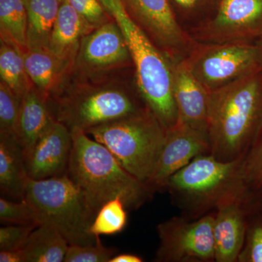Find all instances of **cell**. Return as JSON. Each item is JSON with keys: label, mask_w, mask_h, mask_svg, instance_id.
<instances>
[{"label": "cell", "mask_w": 262, "mask_h": 262, "mask_svg": "<svg viewBox=\"0 0 262 262\" xmlns=\"http://www.w3.org/2000/svg\"><path fill=\"white\" fill-rule=\"evenodd\" d=\"M103 144L129 173L146 183L163 149L167 129L148 106L85 131Z\"/></svg>", "instance_id": "7"}, {"label": "cell", "mask_w": 262, "mask_h": 262, "mask_svg": "<svg viewBox=\"0 0 262 262\" xmlns=\"http://www.w3.org/2000/svg\"><path fill=\"white\" fill-rule=\"evenodd\" d=\"M71 131L72 148L67 175L83 192L95 214L116 198L132 210L152 199L154 191L129 173L106 146L83 130Z\"/></svg>", "instance_id": "2"}, {"label": "cell", "mask_w": 262, "mask_h": 262, "mask_svg": "<svg viewBox=\"0 0 262 262\" xmlns=\"http://www.w3.org/2000/svg\"><path fill=\"white\" fill-rule=\"evenodd\" d=\"M126 209L125 203L120 198L106 202L96 213L90 227V233L95 237L120 233L127 225Z\"/></svg>", "instance_id": "25"}, {"label": "cell", "mask_w": 262, "mask_h": 262, "mask_svg": "<svg viewBox=\"0 0 262 262\" xmlns=\"http://www.w3.org/2000/svg\"><path fill=\"white\" fill-rule=\"evenodd\" d=\"M123 34L135 70L137 93L166 129L178 122L170 58L127 14L121 0H100Z\"/></svg>", "instance_id": "5"}, {"label": "cell", "mask_w": 262, "mask_h": 262, "mask_svg": "<svg viewBox=\"0 0 262 262\" xmlns=\"http://www.w3.org/2000/svg\"><path fill=\"white\" fill-rule=\"evenodd\" d=\"M37 226L9 225L0 228V251L20 249Z\"/></svg>", "instance_id": "32"}, {"label": "cell", "mask_w": 262, "mask_h": 262, "mask_svg": "<svg viewBox=\"0 0 262 262\" xmlns=\"http://www.w3.org/2000/svg\"><path fill=\"white\" fill-rule=\"evenodd\" d=\"M210 153L211 148L206 134L178 122L167 129L163 149L146 184L155 192L163 191L168 179L173 174L196 157Z\"/></svg>", "instance_id": "13"}, {"label": "cell", "mask_w": 262, "mask_h": 262, "mask_svg": "<svg viewBox=\"0 0 262 262\" xmlns=\"http://www.w3.org/2000/svg\"><path fill=\"white\" fill-rule=\"evenodd\" d=\"M130 66L134 65L125 38L113 20L84 36L70 75L95 78L115 75Z\"/></svg>", "instance_id": "11"}, {"label": "cell", "mask_w": 262, "mask_h": 262, "mask_svg": "<svg viewBox=\"0 0 262 262\" xmlns=\"http://www.w3.org/2000/svg\"><path fill=\"white\" fill-rule=\"evenodd\" d=\"M26 69L34 89L46 101L55 97L72 70V63L43 49L23 50Z\"/></svg>", "instance_id": "17"}, {"label": "cell", "mask_w": 262, "mask_h": 262, "mask_svg": "<svg viewBox=\"0 0 262 262\" xmlns=\"http://www.w3.org/2000/svg\"><path fill=\"white\" fill-rule=\"evenodd\" d=\"M1 262H24L23 251L20 249L0 251Z\"/></svg>", "instance_id": "34"}, {"label": "cell", "mask_w": 262, "mask_h": 262, "mask_svg": "<svg viewBox=\"0 0 262 262\" xmlns=\"http://www.w3.org/2000/svg\"><path fill=\"white\" fill-rule=\"evenodd\" d=\"M55 120L70 130L92 127L129 116L146 105L115 78V75L77 78L69 75L61 90L48 101Z\"/></svg>", "instance_id": "3"}, {"label": "cell", "mask_w": 262, "mask_h": 262, "mask_svg": "<svg viewBox=\"0 0 262 262\" xmlns=\"http://www.w3.org/2000/svg\"><path fill=\"white\" fill-rule=\"evenodd\" d=\"M69 246L67 239L54 227L37 226L21 248L24 262L63 261Z\"/></svg>", "instance_id": "22"}, {"label": "cell", "mask_w": 262, "mask_h": 262, "mask_svg": "<svg viewBox=\"0 0 262 262\" xmlns=\"http://www.w3.org/2000/svg\"><path fill=\"white\" fill-rule=\"evenodd\" d=\"M32 206L38 225L56 229L70 246H91L99 237L90 233L96 216L82 190L67 175L29 179L24 198Z\"/></svg>", "instance_id": "6"}, {"label": "cell", "mask_w": 262, "mask_h": 262, "mask_svg": "<svg viewBox=\"0 0 262 262\" xmlns=\"http://www.w3.org/2000/svg\"><path fill=\"white\" fill-rule=\"evenodd\" d=\"M29 177L23 147L15 135H0V189L7 195L24 198Z\"/></svg>", "instance_id": "20"}, {"label": "cell", "mask_w": 262, "mask_h": 262, "mask_svg": "<svg viewBox=\"0 0 262 262\" xmlns=\"http://www.w3.org/2000/svg\"><path fill=\"white\" fill-rule=\"evenodd\" d=\"M92 31L82 16L63 0L52 31L48 50L73 65L81 40Z\"/></svg>", "instance_id": "19"}, {"label": "cell", "mask_w": 262, "mask_h": 262, "mask_svg": "<svg viewBox=\"0 0 262 262\" xmlns=\"http://www.w3.org/2000/svg\"><path fill=\"white\" fill-rule=\"evenodd\" d=\"M210 92L262 70V44L198 42L184 58Z\"/></svg>", "instance_id": "8"}, {"label": "cell", "mask_w": 262, "mask_h": 262, "mask_svg": "<svg viewBox=\"0 0 262 262\" xmlns=\"http://www.w3.org/2000/svg\"><path fill=\"white\" fill-rule=\"evenodd\" d=\"M144 259L141 256L134 253H117L110 262H142Z\"/></svg>", "instance_id": "35"}, {"label": "cell", "mask_w": 262, "mask_h": 262, "mask_svg": "<svg viewBox=\"0 0 262 262\" xmlns=\"http://www.w3.org/2000/svg\"><path fill=\"white\" fill-rule=\"evenodd\" d=\"M72 148V131L55 120L26 156L29 178L41 180L64 175Z\"/></svg>", "instance_id": "14"}, {"label": "cell", "mask_w": 262, "mask_h": 262, "mask_svg": "<svg viewBox=\"0 0 262 262\" xmlns=\"http://www.w3.org/2000/svg\"><path fill=\"white\" fill-rule=\"evenodd\" d=\"M250 209L249 199L244 198L227 203L215 211V262H237L246 238Z\"/></svg>", "instance_id": "16"}, {"label": "cell", "mask_w": 262, "mask_h": 262, "mask_svg": "<svg viewBox=\"0 0 262 262\" xmlns=\"http://www.w3.org/2000/svg\"><path fill=\"white\" fill-rule=\"evenodd\" d=\"M0 220L3 223L18 225H38L34 210L25 199L19 202L0 198Z\"/></svg>", "instance_id": "29"}, {"label": "cell", "mask_w": 262, "mask_h": 262, "mask_svg": "<svg viewBox=\"0 0 262 262\" xmlns=\"http://www.w3.org/2000/svg\"><path fill=\"white\" fill-rule=\"evenodd\" d=\"M55 120L47 101L34 87L21 98L15 136L25 156Z\"/></svg>", "instance_id": "18"}, {"label": "cell", "mask_w": 262, "mask_h": 262, "mask_svg": "<svg viewBox=\"0 0 262 262\" xmlns=\"http://www.w3.org/2000/svg\"><path fill=\"white\" fill-rule=\"evenodd\" d=\"M63 0H24L27 14V48L48 50Z\"/></svg>", "instance_id": "21"}, {"label": "cell", "mask_w": 262, "mask_h": 262, "mask_svg": "<svg viewBox=\"0 0 262 262\" xmlns=\"http://www.w3.org/2000/svg\"><path fill=\"white\" fill-rule=\"evenodd\" d=\"M117 250L108 248L98 239L97 244L91 246H69L64 262H110L117 254Z\"/></svg>", "instance_id": "30"}, {"label": "cell", "mask_w": 262, "mask_h": 262, "mask_svg": "<svg viewBox=\"0 0 262 262\" xmlns=\"http://www.w3.org/2000/svg\"><path fill=\"white\" fill-rule=\"evenodd\" d=\"M242 158L225 162L211 154L199 155L173 174L164 190L182 215L190 219L214 212L230 202L249 199L241 173Z\"/></svg>", "instance_id": "4"}, {"label": "cell", "mask_w": 262, "mask_h": 262, "mask_svg": "<svg viewBox=\"0 0 262 262\" xmlns=\"http://www.w3.org/2000/svg\"><path fill=\"white\" fill-rule=\"evenodd\" d=\"M262 125V70L211 91L207 135L221 161L242 158Z\"/></svg>", "instance_id": "1"}, {"label": "cell", "mask_w": 262, "mask_h": 262, "mask_svg": "<svg viewBox=\"0 0 262 262\" xmlns=\"http://www.w3.org/2000/svg\"><path fill=\"white\" fill-rule=\"evenodd\" d=\"M0 77L15 96L21 98L34 87L24 63L23 48L0 39Z\"/></svg>", "instance_id": "23"}, {"label": "cell", "mask_w": 262, "mask_h": 262, "mask_svg": "<svg viewBox=\"0 0 262 262\" xmlns=\"http://www.w3.org/2000/svg\"><path fill=\"white\" fill-rule=\"evenodd\" d=\"M20 100L3 82H0V135H15Z\"/></svg>", "instance_id": "28"}, {"label": "cell", "mask_w": 262, "mask_h": 262, "mask_svg": "<svg viewBox=\"0 0 262 262\" xmlns=\"http://www.w3.org/2000/svg\"><path fill=\"white\" fill-rule=\"evenodd\" d=\"M94 30L113 20L100 0H65Z\"/></svg>", "instance_id": "31"}, {"label": "cell", "mask_w": 262, "mask_h": 262, "mask_svg": "<svg viewBox=\"0 0 262 262\" xmlns=\"http://www.w3.org/2000/svg\"><path fill=\"white\" fill-rule=\"evenodd\" d=\"M27 14L24 0H0V39L27 48Z\"/></svg>", "instance_id": "24"}, {"label": "cell", "mask_w": 262, "mask_h": 262, "mask_svg": "<svg viewBox=\"0 0 262 262\" xmlns=\"http://www.w3.org/2000/svg\"><path fill=\"white\" fill-rule=\"evenodd\" d=\"M237 262H262V211L251 206L244 247Z\"/></svg>", "instance_id": "27"}, {"label": "cell", "mask_w": 262, "mask_h": 262, "mask_svg": "<svg viewBox=\"0 0 262 262\" xmlns=\"http://www.w3.org/2000/svg\"><path fill=\"white\" fill-rule=\"evenodd\" d=\"M121 2L136 25L170 58H186L198 44L181 27L168 0Z\"/></svg>", "instance_id": "12"}, {"label": "cell", "mask_w": 262, "mask_h": 262, "mask_svg": "<svg viewBox=\"0 0 262 262\" xmlns=\"http://www.w3.org/2000/svg\"><path fill=\"white\" fill-rule=\"evenodd\" d=\"M192 37L211 44H262V0H221L214 16Z\"/></svg>", "instance_id": "10"}, {"label": "cell", "mask_w": 262, "mask_h": 262, "mask_svg": "<svg viewBox=\"0 0 262 262\" xmlns=\"http://www.w3.org/2000/svg\"><path fill=\"white\" fill-rule=\"evenodd\" d=\"M169 58L178 122L207 135L211 92L193 75L184 58Z\"/></svg>", "instance_id": "15"}, {"label": "cell", "mask_w": 262, "mask_h": 262, "mask_svg": "<svg viewBox=\"0 0 262 262\" xmlns=\"http://www.w3.org/2000/svg\"><path fill=\"white\" fill-rule=\"evenodd\" d=\"M249 201L252 208L262 211V194L251 198Z\"/></svg>", "instance_id": "36"}, {"label": "cell", "mask_w": 262, "mask_h": 262, "mask_svg": "<svg viewBox=\"0 0 262 262\" xmlns=\"http://www.w3.org/2000/svg\"><path fill=\"white\" fill-rule=\"evenodd\" d=\"M241 173L249 199L262 194V125L243 157Z\"/></svg>", "instance_id": "26"}, {"label": "cell", "mask_w": 262, "mask_h": 262, "mask_svg": "<svg viewBox=\"0 0 262 262\" xmlns=\"http://www.w3.org/2000/svg\"><path fill=\"white\" fill-rule=\"evenodd\" d=\"M208 0H174L176 4L186 13H192L206 4Z\"/></svg>", "instance_id": "33"}, {"label": "cell", "mask_w": 262, "mask_h": 262, "mask_svg": "<svg viewBox=\"0 0 262 262\" xmlns=\"http://www.w3.org/2000/svg\"><path fill=\"white\" fill-rule=\"evenodd\" d=\"M215 211L198 219L181 215L157 227L159 246L156 262L215 261L213 223Z\"/></svg>", "instance_id": "9"}]
</instances>
